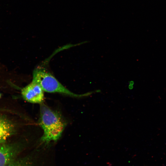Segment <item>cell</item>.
<instances>
[{"mask_svg": "<svg viewBox=\"0 0 166 166\" xmlns=\"http://www.w3.org/2000/svg\"><path fill=\"white\" fill-rule=\"evenodd\" d=\"M40 104L39 124L43 131L41 141L48 144L57 140L66 126L62 116L43 102Z\"/></svg>", "mask_w": 166, "mask_h": 166, "instance_id": "cell-1", "label": "cell"}, {"mask_svg": "<svg viewBox=\"0 0 166 166\" xmlns=\"http://www.w3.org/2000/svg\"><path fill=\"white\" fill-rule=\"evenodd\" d=\"M33 80L40 85L44 91L58 93L73 97H78L64 86L52 74L45 69L38 68L33 72Z\"/></svg>", "mask_w": 166, "mask_h": 166, "instance_id": "cell-2", "label": "cell"}, {"mask_svg": "<svg viewBox=\"0 0 166 166\" xmlns=\"http://www.w3.org/2000/svg\"><path fill=\"white\" fill-rule=\"evenodd\" d=\"M44 92L39 84L32 80L22 89L21 94L23 98L26 101L41 104L44 100Z\"/></svg>", "mask_w": 166, "mask_h": 166, "instance_id": "cell-3", "label": "cell"}, {"mask_svg": "<svg viewBox=\"0 0 166 166\" xmlns=\"http://www.w3.org/2000/svg\"><path fill=\"white\" fill-rule=\"evenodd\" d=\"M23 148V145L19 143L0 145V166H5L17 158Z\"/></svg>", "mask_w": 166, "mask_h": 166, "instance_id": "cell-4", "label": "cell"}, {"mask_svg": "<svg viewBox=\"0 0 166 166\" xmlns=\"http://www.w3.org/2000/svg\"><path fill=\"white\" fill-rule=\"evenodd\" d=\"M15 126L11 121L0 115V145L5 143L7 139L16 132Z\"/></svg>", "mask_w": 166, "mask_h": 166, "instance_id": "cell-5", "label": "cell"}, {"mask_svg": "<svg viewBox=\"0 0 166 166\" xmlns=\"http://www.w3.org/2000/svg\"><path fill=\"white\" fill-rule=\"evenodd\" d=\"M5 166H33L31 157L28 156L16 158Z\"/></svg>", "mask_w": 166, "mask_h": 166, "instance_id": "cell-6", "label": "cell"}, {"mask_svg": "<svg viewBox=\"0 0 166 166\" xmlns=\"http://www.w3.org/2000/svg\"><path fill=\"white\" fill-rule=\"evenodd\" d=\"M1 93H0V98H1Z\"/></svg>", "mask_w": 166, "mask_h": 166, "instance_id": "cell-7", "label": "cell"}]
</instances>
